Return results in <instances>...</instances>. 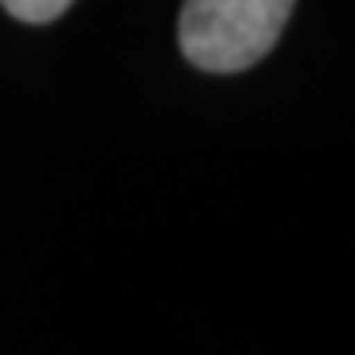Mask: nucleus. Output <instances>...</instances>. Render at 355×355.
<instances>
[{"mask_svg": "<svg viewBox=\"0 0 355 355\" xmlns=\"http://www.w3.org/2000/svg\"><path fill=\"white\" fill-rule=\"evenodd\" d=\"M294 0H185L178 40L203 73H243L276 47Z\"/></svg>", "mask_w": 355, "mask_h": 355, "instance_id": "nucleus-1", "label": "nucleus"}, {"mask_svg": "<svg viewBox=\"0 0 355 355\" xmlns=\"http://www.w3.org/2000/svg\"><path fill=\"white\" fill-rule=\"evenodd\" d=\"M0 4H4V11L15 15L19 22L40 26V22H55L58 15L73 4V0H0Z\"/></svg>", "mask_w": 355, "mask_h": 355, "instance_id": "nucleus-2", "label": "nucleus"}]
</instances>
